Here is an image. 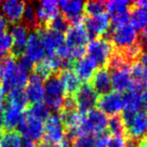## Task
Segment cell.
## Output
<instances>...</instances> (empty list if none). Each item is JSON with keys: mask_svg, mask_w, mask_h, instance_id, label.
Segmentation results:
<instances>
[{"mask_svg": "<svg viewBox=\"0 0 147 147\" xmlns=\"http://www.w3.org/2000/svg\"><path fill=\"white\" fill-rule=\"evenodd\" d=\"M45 104L53 111L60 112L65 98L63 88L58 75H52L44 82Z\"/></svg>", "mask_w": 147, "mask_h": 147, "instance_id": "obj_1", "label": "cell"}, {"mask_svg": "<svg viewBox=\"0 0 147 147\" xmlns=\"http://www.w3.org/2000/svg\"><path fill=\"white\" fill-rule=\"evenodd\" d=\"M109 39L117 50H124L132 47L139 42L138 31L129 22L117 27H113L109 34Z\"/></svg>", "mask_w": 147, "mask_h": 147, "instance_id": "obj_2", "label": "cell"}, {"mask_svg": "<svg viewBox=\"0 0 147 147\" xmlns=\"http://www.w3.org/2000/svg\"><path fill=\"white\" fill-rule=\"evenodd\" d=\"M87 51L88 57L94 60L98 65L105 67L108 61L115 52L114 46L112 42L106 37L93 38L88 43Z\"/></svg>", "mask_w": 147, "mask_h": 147, "instance_id": "obj_3", "label": "cell"}, {"mask_svg": "<svg viewBox=\"0 0 147 147\" xmlns=\"http://www.w3.org/2000/svg\"><path fill=\"white\" fill-rule=\"evenodd\" d=\"M19 132L24 140L38 144L43 139L44 123L24 112V117L19 124Z\"/></svg>", "mask_w": 147, "mask_h": 147, "instance_id": "obj_4", "label": "cell"}, {"mask_svg": "<svg viewBox=\"0 0 147 147\" xmlns=\"http://www.w3.org/2000/svg\"><path fill=\"white\" fill-rule=\"evenodd\" d=\"M65 129L59 115L52 114L44 123V135L41 142L50 145L59 144L65 139Z\"/></svg>", "mask_w": 147, "mask_h": 147, "instance_id": "obj_5", "label": "cell"}, {"mask_svg": "<svg viewBox=\"0 0 147 147\" xmlns=\"http://www.w3.org/2000/svg\"><path fill=\"white\" fill-rule=\"evenodd\" d=\"M108 118L99 109H92L83 115L82 126H81V134L86 135H98L103 133L107 129Z\"/></svg>", "mask_w": 147, "mask_h": 147, "instance_id": "obj_6", "label": "cell"}, {"mask_svg": "<svg viewBox=\"0 0 147 147\" xmlns=\"http://www.w3.org/2000/svg\"><path fill=\"white\" fill-rule=\"evenodd\" d=\"M127 140L139 142L147 133V113L140 112L132 115L129 120L123 122Z\"/></svg>", "mask_w": 147, "mask_h": 147, "instance_id": "obj_7", "label": "cell"}, {"mask_svg": "<svg viewBox=\"0 0 147 147\" xmlns=\"http://www.w3.org/2000/svg\"><path fill=\"white\" fill-rule=\"evenodd\" d=\"M73 97L76 102V110L81 115H86L88 112L94 109L98 102V94L88 83L82 84Z\"/></svg>", "mask_w": 147, "mask_h": 147, "instance_id": "obj_8", "label": "cell"}, {"mask_svg": "<svg viewBox=\"0 0 147 147\" xmlns=\"http://www.w3.org/2000/svg\"><path fill=\"white\" fill-rule=\"evenodd\" d=\"M85 3L80 0H61L58 2L59 9L63 16L70 22V24H77L83 22V11Z\"/></svg>", "mask_w": 147, "mask_h": 147, "instance_id": "obj_9", "label": "cell"}, {"mask_svg": "<svg viewBox=\"0 0 147 147\" xmlns=\"http://www.w3.org/2000/svg\"><path fill=\"white\" fill-rule=\"evenodd\" d=\"M97 105L99 110L106 115H117L123 110L122 95L117 91H110L109 93L100 96L98 99Z\"/></svg>", "mask_w": 147, "mask_h": 147, "instance_id": "obj_10", "label": "cell"}, {"mask_svg": "<svg viewBox=\"0 0 147 147\" xmlns=\"http://www.w3.org/2000/svg\"><path fill=\"white\" fill-rule=\"evenodd\" d=\"M111 25L109 15L107 13L100 14L98 16L88 17L85 20L84 26L88 31L90 36L103 37V36L108 34Z\"/></svg>", "mask_w": 147, "mask_h": 147, "instance_id": "obj_11", "label": "cell"}, {"mask_svg": "<svg viewBox=\"0 0 147 147\" xmlns=\"http://www.w3.org/2000/svg\"><path fill=\"white\" fill-rule=\"evenodd\" d=\"M108 70V69H107ZM111 76V84L114 91L126 92L133 86V81L130 76V66L117 67L108 70Z\"/></svg>", "mask_w": 147, "mask_h": 147, "instance_id": "obj_12", "label": "cell"}, {"mask_svg": "<svg viewBox=\"0 0 147 147\" xmlns=\"http://www.w3.org/2000/svg\"><path fill=\"white\" fill-rule=\"evenodd\" d=\"M24 55L28 58L34 64L43 61L46 56V49L43 42L36 31H34L28 36Z\"/></svg>", "mask_w": 147, "mask_h": 147, "instance_id": "obj_13", "label": "cell"}, {"mask_svg": "<svg viewBox=\"0 0 147 147\" xmlns=\"http://www.w3.org/2000/svg\"><path fill=\"white\" fill-rule=\"evenodd\" d=\"M90 34L86 30L83 22L70 25L65 32L64 43L70 48L85 47L90 40Z\"/></svg>", "mask_w": 147, "mask_h": 147, "instance_id": "obj_14", "label": "cell"}, {"mask_svg": "<svg viewBox=\"0 0 147 147\" xmlns=\"http://www.w3.org/2000/svg\"><path fill=\"white\" fill-rule=\"evenodd\" d=\"M59 6L58 2L53 0H43L38 3L36 7V17L39 27H47V25L59 15Z\"/></svg>", "mask_w": 147, "mask_h": 147, "instance_id": "obj_15", "label": "cell"}, {"mask_svg": "<svg viewBox=\"0 0 147 147\" xmlns=\"http://www.w3.org/2000/svg\"><path fill=\"white\" fill-rule=\"evenodd\" d=\"M25 3L26 2L20 0H9L2 2L0 7L3 14L2 16L9 24H18L24 17Z\"/></svg>", "mask_w": 147, "mask_h": 147, "instance_id": "obj_16", "label": "cell"}, {"mask_svg": "<svg viewBox=\"0 0 147 147\" xmlns=\"http://www.w3.org/2000/svg\"><path fill=\"white\" fill-rule=\"evenodd\" d=\"M28 29L22 24H13L10 28V36L12 38V50L11 54L19 59L24 54V49L28 39Z\"/></svg>", "mask_w": 147, "mask_h": 147, "instance_id": "obj_17", "label": "cell"}, {"mask_svg": "<svg viewBox=\"0 0 147 147\" xmlns=\"http://www.w3.org/2000/svg\"><path fill=\"white\" fill-rule=\"evenodd\" d=\"M34 31L39 34L46 49V53L54 52L61 45L64 43V34L61 33L44 27H39Z\"/></svg>", "mask_w": 147, "mask_h": 147, "instance_id": "obj_18", "label": "cell"}, {"mask_svg": "<svg viewBox=\"0 0 147 147\" xmlns=\"http://www.w3.org/2000/svg\"><path fill=\"white\" fill-rule=\"evenodd\" d=\"M25 94L28 102L31 104L42 102L45 98V90H44V82L39 77L36 75L30 76L28 83L26 85Z\"/></svg>", "mask_w": 147, "mask_h": 147, "instance_id": "obj_19", "label": "cell"}, {"mask_svg": "<svg viewBox=\"0 0 147 147\" xmlns=\"http://www.w3.org/2000/svg\"><path fill=\"white\" fill-rule=\"evenodd\" d=\"M90 87L97 94L104 95L109 93L112 88L110 73L106 67H100L90 78Z\"/></svg>", "mask_w": 147, "mask_h": 147, "instance_id": "obj_20", "label": "cell"}, {"mask_svg": "<svg viewBox=\"0 0 147 147\" xmlns=\"http://www.w3.org/2000/svg\"><path fill=\"white\" fill-rule=\"evenodd\" d=\"M142 88L133 84L129 90L122 96L123 99V113L136 114L142 105Z\"/></svg>", "mask_w": 147, "mask_h": 147, "instance_id": "obj_21", "label": "cell"}, {"mask_svg": "<svg viewBox=\"0 0 147 147\" xmlns=\"http://www.w3.org/2000/svg\"><path fill=\"white\" fill-rule=\"evenodd\" d=\"M58 76L63 85L65 96L73 97L82 86V82L73 69H66V70L61 71Z\"/></svg>", "mask_w": 147, "mask_h": 147, "instance_id": "obj_22", "label": "cell"}, {"mask_svg": "<svg viewBox=\"0 0 147 147\" xmlns=\"http://www.w3.org/2000/svg\"><path fill=\"white\" fill-rule=\"evenodd\" d=\"M24 112L19 108L7 104L3 108L2 113V127L4 130H15L19 127Z\"/></svg>", "mask_w": 147, "mask_h": 147, "instance_id": "obj_23", "label": "cell"}, {"mask_svg": "<svg viewBox=\"0 0 147 147\" xmlns=\"http://www.w3.org/2000/svg\"><path fill=\"white\" fill-rule=\"evenodd\" d=\"M74 69L80 80L88 81L90 80L94 73L98 70V64L90 57L87 56L76 61L74 65Z\"/></svg>", "mask_w": 147, "mask_h": 147, "instance_id": "obj_24", "label": "cell"}, {"mask_svg": "<svg viewBox=\"0 0 147 147\" xmlns=\"http://www.w3.org/2000/svg\"><path fill=\"white\" fill-rule=\"evenodd\" d=\"M7 104L19 108L22 111H25L30 105L24 88H13L10 90L5 96Z\"/></svg>", "mask_w": 147, "mask_h": 147, "instance_id": "obj_25", "label": "cell"}, {"mask_svg": "<svg viewBox=\"0 0 147 147\" xmlns=\"http://www.w3.org/2000/svg\"><path fill=\"white\" fill-rule=\"evenodd\" d=\"M16 64L17 59L11 53L0 57V84L4 83L11 76Z\"/></svg>", "mask_w": 147, "mask_h": 147, "instance_id": "obj_26", "label": "cell"}, {"mask_svg": "<svg viewBox=\"0 0 147 147\" xmlns=\"http://www.w3.org/2000/svg\"><path fill=\"white\" fill-rule=\"evenodd\" d=\"M129 21L130 24L136 30L144 29L147 26V10L135 7L132 3L129 9Z\"/></svg>", "mask_w": 147, "mask_h": 147, "instance_id": "obj_27", "label": "cell"}, {"mask_svg": "<svg viewBox=\"0 0 147 147\" xmlns=\"http://www.w3.org/2000/svg\"><path fill=\"white\" fill-rule=\"evenodd\" d=\"M130 76L134 85L141 88L147 87V69L142 66L138 61H134L131 64Z\"/></svg>", "mask_w": 147, "mask_h": 147, "instance_id": "obj_28", "label": "cell"}, {"mask_svg": "<svg viewBox=\"0 0 147 147\" xmlns=\"http://www.w3.org/2000/svg\"><path fill=\"white\" fill-rule=\"evenodd\" d=\"M22 25L25 26L27 29L30 30H36L38 28V21L36 17V7L34 6L33 3L26 2L25 3V9L24 17H22Z\"/></svg>", "mask_w": 147, "mask_h": 147, "instance_id": "obj_29", "label": "cell"}, {"mask_svg": "<svg viewBox=\"0 0 147 147\" xmlns=\"http://www.w3.org/2000/svg\"><path fill=\"white\" fill-rule=\"evenodd\" d=\"M0 147H22V135L18 130H4Z\"/></svg>", "mask_w": 147, "mask_h": 147, "instance_id": "obj_30", "label": "cell"}, {"mask_svg": "<svg viewBox=\"0 0 147 147\" xmlns=\"http://www.w3.org/2000/svg\"><path fill=\"white\" fill-rule=\"evenodd\" d=\"M107 129L109 133L113 136H124L126 137V129L124 125L121 117L119 115H114L108 119Z\"/></svg>", "mask_w": 147, "mask_h": 147, "instance_id": "obj_31", "label": "cell"}, {"mask_svg": "<svg viewBox=\"0 0 147 147\" xmlns=\"http://www.w3.org/2000/svg\"><path fill=\"white\" fill-rule=\"evenodd\" d=\"M24 112L28 113L32 117L39 119L41 121L46 120L49 115V109L44 102L31 104Z\"/></svg>", "mask_w": 147, "mask_h": 147, "instance_id": "obj_32", "label": "cell"}, {"mask_svg": "<svg viewBox=\"0 0 147 147\" xmlns=\"http://www.w3.org/2000/svg\"><path fill=\"white\" fill-rule=\"evenodd\" d=\"M132 6V2L127 0H111L105 3V7L109 11L110 15L129 11Z\"/></svg>", "mask_w": 147, "mask_h": 147, "instance_id": "obj_33", "label": "cell"}, {"mask_svg": "<svg viewBox=\"0 0 147 147\" xmlns=\"http://www.w3.org/2000/svg\"><path fill=\"white\" fill-rule=\"evenodd\" d=\"M105 3L103 1H88L84 5V10L88 17L98 16L100 14L104 13Z\"/></svg>", "mask_w": 147, "mask_h": 147, "instance_id": "obj_34", "label": "cell"}, {"mask_svg": "<svg viewBox=\"0 0 147 147\" xmlns=\"http://www.w3.org/2000/svg\"><path fill=\"white\" fill-rule=\"evenodd\" d=\"M70 25H71L70 22H69L61 14H59L55 19H53L45 28H49V29L56 31V32L63 34L64 32H66L68 30Z\"/></svg>", "mask_w": 147, "mask_h": 147, "instance_id": "obj_35", "label": "cell"}, {"mask_svg": "<svg viewBox=\"0 0 147 147\" xmlns=\"http://www.w3.org/2000/svg\"><path fill=\"white\" fill-rule=\"evenodd\" d=\"M12 38L7 32L0 33V57L11 53L12 50Z\"/></svg>", "mask_w": 147, "mask_h": 147, "instance_id": "obj_36", "label": "cell"}, {"mask_svg": "<svg viewBox=\"0 0 147 147\" xmlns=\"http://www.w3.org/2000/svg\"><path fill=\"white\" fill-rule=\"evenodd\" d=\"M71 147H93V138L90 135H79L72 140Z\"/></svg>", "mask_w": 147, "mask_h": 147, "instance_id": "obj_37", "label": "cell"}, {"mask_svg": "<svg viewBox=\"0 0 147 147\" xmlns=\"http://www.w3.org/2000/svg\"><path fill=\"white\" fill-rule=\"evenodd\" d=\"M110 136L107 133H100L93 138V147H108Z\"/></svg>", "mask_w": 147, "mask_h": 147, "instance_id": "obj_38", "label": "cell"}, {"mask_svg": "<svg viewBox=\"0 0 147 147\" xmlns=\"http://www.w3.org/2000/svg\"><path fill=\"white\" fill-rule=\"evenodd\" d=\"M127 140L124 136H113L110 138L108 147H127Z\"/></svg>", "mask_w": 147, "mask_h": 147, "instance_id": "obj_39", "label": "cell"}, {"mask_svg": "<svg viewBox=\"0 0 147 147\" xmlns=\"http://www.w3.org/2000/svg\"><path fill=\"white\" fill-rule=\"evenodd\" d=\"M137 61L140 63L142 66L147 69V49H144L139 55Z\"/></svg>", "mask_w": 147, "mask_h": 147, "instance_id": "obj_40", "label": "cell"}, {"mask_svg": "<svg viewBox=\"0 0 147 147\" xmlns=\"http://www.w3.org/2000/svg\"><path fill=\"white\" fill-rule=\"evenodd\" d=\"M141 98H142V105L144 108L145 113H147V87L142 91Z\"/></svg>", "mask_w": 147, "mask_h": 147, "instance_id": "obj_41", "label": "cell"}, {"mask_svg": "<svg viewBox=\"0 0 147 147\" xmlns=\"http://www.w3.org/2000/svg\"><path fill=\"white\" fill-rule=\"evenodd\" d=\"M7 27H9V22H7L5 19H4L2 15L0 14V33L7 32Z\"/></svg>", "mask_w": 147, "mask_h": 147, "instance_id": "obj_42", "label": "cell"}, {"mask_svg": "<svg viewBox=\"0 0 147 147\" xmlns=\"http://www.w3.org/2000/svg\"><path fill=\"white\" fill-rule=\"evenodd\" d=\"M133 5L135 7H141V9H144L147 10V0H140V1H136L133 3Z\"/></svg>", "mask_w": 147, "mask_h": 147, "instance_id": "obj_43", "label": "cell"}, {"mask_svg": "<svg viewBox=\"0 0 147 147\" xmlns=\"http://www.w3.org/2000/svg\"><path fill=\"white\" fill-rule=\"evenodd\" d=\"M136 147H147V135L137 142Z\"/></svg>", "mask_w": 147, "mask_h": 147, "instance_id": "obj_44", "label": "cell"}, {"mask_svg": "<svg viewBox=\"0 0 147 147\" xmlns=\"http://www.w3.org/2000/svg\"><path fill=\"white\" fill-rule=\"evenodd\" d=\"M3 132H4V129H3V127H0V139H1V137H2V135H3Z\"/></svg>", "mask_w": 147, "mask_h": 147, "instance_id": "obj_45", "label": "cell"}]
</instances>
